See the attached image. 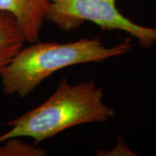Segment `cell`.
<instances>
[{
  "label": "cell",
  "mask_w": 156,
  "mask_h": 156,
  "mask_svg": "<svg viewBox=\"0 0 156 156\" xmlns=\"http://www.w3.org/2000/svg\"><path fill=\"white\" fill-rule=\"evenodd\" d=\"M98 155H134L133 152L128 147L124 140L121 137L118 140L115 147L110 151H98Z\"/></svg>",
  "instance_id": "7"
},
{
  "label": "cell",
  "mask_w": 156,
  "mask_h": 156,
  "mask_svg": "<svg viewBox=\"0 0 156 156\" xmlns=\"http://www.w3.org/2000/svg\"><path fill=\"white\" fill-rule=\"evenodd\" d=\"M103 96L102 88L94 80L70 84L62 78L44 102L6 123L10 129L0 135V142L27 137L37 145L76 126L106 122L116 113L104 103Z\"/></svg>",
  "instance_id": "1"
},
{
  "label": "cell",
  "mask_w": 156,
  "mask_h": 156,
  "mask_svg": "<svg viewBox=\"0 0 156 156\" xmlns=\"http://www.w3.org/2000/svg\"><path fill=\"white\" fill-rule=\"evenodd\" d=\"M17 52L0 72L4 93L26 98L54 73L65 68L103 62L126 54L132 49L130 37L107 47L99 37L69 43L35 42Z\"/></svg>",
  "instance_id": "2"
},
{
  "label": "cell",
  "mask_w": 156,
  "mask_h": 156,
  "mask_svg": "<svg viewBox=\"0 0 156 156\" xmlns=\"http://www.w3.org/2000/svg\"><path fill=\"white\" fill-rule=\"evenodd\" d=\"M26 40L16 18L0 11V72L9 64Z\"/></svg>",
  "instance_id": "5"
},
{
  "label": "cell",
  "mask_w": 156,
  "mask_h": 156,
  "mask_svg": "<svg viewBox=\"0 0 156 156\" xmlns=\"http://www.w3.org/2000/svg\"><path fill=\"white\" fill-rule=\"evenodd\" d=\"M117 0H48L44 21L62 31L80 29L84 23H95L104 30H121L134 37L144 49L156 42V28L140 25L124 16Z\"/></svg>",
  "instance_id": "3"
},
{
  "label": "cell",
  "mask_w": 156,
  "mask_h": 156,
  "mask_svg": "<svg viewBox=\"0 0 156 156\" xmlns=\"http://www.w3.org/2000/svg\"><path fill=\"white\" fill-rule=\"evenodd\" d=\"M47 5L48 0H0V11L15 17L26 43L32 44L39 41Z\"/></svg>",
  "instance_id": "4"
},
{
  "label": "cell",
  "mask_w": 156,
  "mask_h": 156,
  "mask_svg": "<svg viewBox=\"0 0 156 156\" xmlns=\"http://www.w3.org/2000/svg\"><path fill=\"white\" fill-rule=\"evenodd\" d=\"M46 154L44 148L25 143L19 137H12L0 142V156H45Z\"/></svg>",
  "instance_id": "6"
}]
</instances>
